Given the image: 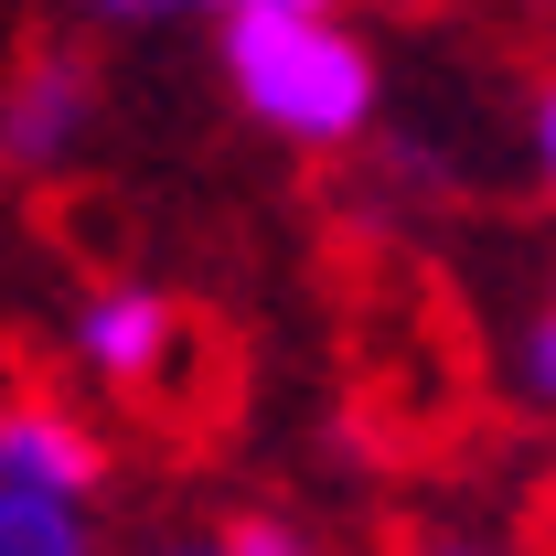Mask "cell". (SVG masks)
I'll list each match as a JSON object with an SVG mask.
<instances>
[{
  "label": "cell",
  "instance_id": "6da1fadb",
  "mask_svg": "<svg viewBox=\"0 0 556 556\" xmlns=\"http://www.w3.org/2000/svg\"><path fill=\"white\" fill-rule=\"evenodd\" d=\"M225 86L289 150H353L386 108V75L343 11H225Z\"/></svg>",
  "mask_w": 556,
  "mask_h": 556
},
{
  "label": "cell",
  "instance_id": "7a4b0ae2",
  "mask_svg": "<svg viewBox=\"0 0 556 556\" xmlns=\"http://www.w3.org/2000/svg\"><path fill=\"white\" fill-rule=\"evenodd\" d=\"M97 129V65L65 54V43H43V54H22L11 86H0V172H22V182H54L75 150Z\"/></svg>",
  "mask_w": 556,
  "mask_h": 556
},
{
  "label": "cell",
  "instance_id": "3957f363",
  "mask_svg": "<svg viewBox=\"0 0 556 556\" xmlns=\"http://www.w3.org/2000/svg\"><path fill=\"white\" fill-rule=\"evenodd\" d=\"M172 343H182V321H172V300L161 289H97L86 311H75V364L97 375V386H161L172 375Z\"/></svg>",
  "mask_w": 556,
  "mask_h": 556
},
{
  "label": "cell",
  "instance_id": "277c9868",
  "mask_svg": "<svg viewBox=\"0 0 556 556\" xmlns=\"http://www.w3.org/2000/svg\"><path fill=\"white\" fill-rule=\"evenodd\" d=\"M0 482H33V492H86L108 482V450H97V428L54 396H11L0 407Z\"/></svg>",
  "mask_w": 556,
  "mask_h": 556
},
{
  "label": "cell",
  "instance_id": "5b68a950",
  "mask_svg": "<svg viewBox=\"0 0 556 556\" xmlns=\"http://www.w3.org/2000/svg\"><path fill=\"white\" fill-rule=\"evenodd\" d=\"M86 503L75 492H33V482H0V556H86Z\"/></svg>",
  "mask_w": 556,
  "mask_h": 556
},
{
  "label": "cell",
  "instance_id": "8992f818",
  "mask_svg": "<svg viewBox=\"0 0 556 556\" xmlns=\"http://www.w3.org/2000/svg\"><path fill=\"white\" fill-rule=\"evenodd\" d=\"M514 396L535 417H556V311H535V321L514 332Z\"/></svg>",
  "mask_w": 556,
  "mask_h": 556
},
{
  "label": "cell",
  "instance_id": "52a82bcc",
  "mask_svg": "<svg viewBox=\"0 0 556 556\" xmlns=\"http://www.w3.org/2000/svg\"><path fill=\"white\" fill-rule=\"evenodd\" d=\"M225 546H236V556H300V546H311V535H289L278 514H257V525H236Z\"/></svg>",
  "mask_w": 556,
  "mask_h": 556
},
{
  "label": "cell",
  "instance_id": "ba28073f",
  "mask_svg": "<svg viewBox=\"0 0 556 556\" xmlns=\"http://www.w3.org/2000/svg\"><path fill=\"white\" fill-rule=\"evenodd\" d=\"M182 0H86V22H108V33H139V22H172Z\"/></svg>",
  "mask_w": 556,
  "mask_h": 556
},
{
  "label": "cell",
  "instance_id": "9c48e42d",
  "mask_svg": "<svg viewBox=\"0 0 556 556\" xmlns=\"http://www.w3.org/2000/svg\"><path fill=\"white\" fill-rule=\"evenodd\" d=\"M535 182L556 193V75L535 86Z\"/></svg>",
  "mask_w": 556,
  "mask_h": 556
},
{
  "label": "cell",
  "instance_id": "30bf717a",
  "mask_svg": "<svg viewBox=\"0 0 556 556\" xmlns=\"http://www.w3.org/2000/svg\"><path fill=\"white\" fill-rule=\"evenodd\" d=\"M236 11H343V0H236Z\"/></svg>",
  "mask_w": 556,
  "mask_h": 556
},
{
  "label": "cell",
  "instance_id": "8fae6325",
  "mask_svg": "<svg viewBox=\"0 0 556 556\" xmlns=\"http://www.w3.org/2000/svg\"><path fill=\"white\" fill-rule=\"evenodd\" d=\"M182 11H214V22H225V11H236V0H182Z\"/></svg>",
  "mask_w": 556,
  "mask_h": 556
},
{
  "label": "cell",
  "instance_id": "7c38bea8",
  "mask_svg": "<svg viewBox=\"0 0 556 556\" xmlns=\"http://www.w3.org/2000/svg\"><path fill=\"white\" fill-rule=\"evenodd\" d=\"M546 11H556V0H546Z\"/></svg>",
  "mask_w": 556,
  "mask_h": 556
}]
</instances>
